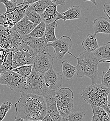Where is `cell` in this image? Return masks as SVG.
Listing matches in <instances>:
<instances>
[{
    "instance_id": "e575fe53",
    "label": "cell",
    "mask_w": 110,
    "mask_h": 121,
    "mask_svg": "<svg viewBox=\"0 0 110 121\" xmlns=\"http://www.w3.org/2000/svg\"><path fill=\"white\" fill-rule=\"evenodd\" d=\"M103 10L110 20V3H105L103 6Z\"/></svg>"
},
{
    "instance_id": "484cf974",
    "label": "cell",
    "mask_w": 110,
    "mask_h": 121,
    "mask_svg": "<svg viewBox=\"0 0 110 121\" xmlns=\"http://www.w3.org/2000/svg\"><path fill=\"white\" fill-rule=\"evenodd\" d=\"M33 68V64L24 65L13 69L12 70L24 78H28L31 74Z\"/></svg>"
},
{
    "instance_id": "1f68e13d",
    "label": "cell",
    "mask_w": 110,
    "mask_h": 121,
    "mask_svg": "<svg viewBox=\"0 0 110 121\" xmlns=\"http://www.w3.org/2000/svg\"><path fill=\"white\" fill-rule=\"evenodd\" d=\"M12 103L10 101L4 102L0 106V121L3 120L8 112L12 106Z\"/></svg>"
},
{
    "instance_id": "f1b7e54d",
    "label": "cell",
    "mask_w": 110,
    "mask_h": 121,
    "mask_svg": "<svg viewBox=\"0 0 110 121\" xmlns=\"http://www.w3.org/2000/svg\"><path fill=\"white\" fill-rule=\"evenodd\" d=\"M85 114L83 111H78L70 112L67 116L63 117V121H82L84 120Z\"/></svg>"
},
{
    "instance_id": "836d02e7",
    "label": "cell",
    "mask_w": 110,
    "mask_h": 121,
    "mask_svg": "<svg viewBox=\"0 0 110 121\" xmlns=\"http://www.w3.org/2000/svg\"><path fill=\"white\" fill-rule=\"evenodd\" d=\"M11 50V49H4L0 48V68L1 65L2 64V62L3 61L5 56Z\"/></svg>"
},
{
    "instance_id": "83f0119b",
    "label": "cell",
    "mask_w": 110,
    "mask_h": 121,
    "mask_svg": "<svg viewBox=\"0 0 110 121\" xmlns=\"http://www.w3.org/2000/svg\"><path fill=\"white\" fill-rule=\"evenodd\" d=\"M0 68L3 70V73L13 69V57L12 50L9 52L5 56Z\"/></svg>"
},
{
    "instance_id": "2e32d148",
    "label": "cell",
    "mask_w": 110,
    "mask_h": 121,
    "mask_svg": "<svg viewBox=\"0 0 110 121\" xmlns=\"http://www.w3.org/2000/svg\"><path fill=\"white\" fill-rule=\"evenodd\" d=\"M35 27L32 22L24 17L16 23L15 27L16 30L23 36L29 35Z\"/></svg>"
},
{
    "instance_id": "30bf717a",
    "label": "cell",
    "mask_w": 110,
    "mask_h": 121,
    "mask_svg": "<svg viewBox=\"0 0 110 121\" xmlns=\"http://www.w3.org/2000/svg\"><path fill=\"white\" fill-rule=\"evenodd\" d=\"M55 91L49 90L44 96L46 103L47 113L53 121H62V117L58 109L55 96Z\"/></svg>"
},
{
    "instance_id": "7bdbcfd3",
    "label": "cell",
    "mask_w": 110,
    "mask_h": 121,
    "mask_svg": "<svg viewBox=\"0 0 110 121\" xmlns=\"http://www.w3.org/2000/svg\"><path fill=\"white\" fill-rule=\"evenodd\" d=\"M52 0L53 1V2H54V1H55V0Z\"/></svg>"
},
{
    "instance_id": "e0dca14e",
    "label": "cell",
    "mask_w": 110,
    "mask_h": 121,
    "mask_svg": "<svg viewBox=\"0 0 110 121\" xmlns=\"http://www.w3.org/2000/svg\"><path fill=\"white\" fill-rule=\"evenodd\" d=\"M12 29L7 28L0 25V48L4 49H11Z\"/></svg>"
},
{
    "instance_id": "4316f807",
    "label": "cell",
    "mask_w": 110,
    "mask_h": 121,
    "mask_svg": "<svg viewBox=\"0 0 110 121\" xmlns=\"http://www.w3.org/2000/svg\"><path fill=\"white\" fill-rule=\"evenodd\" d=\"M46 24L42 21L39 24L37 25L32 32L28 35L29 36L34 37H45V30Z\"/></svg>"
},
{
    "instance_id": "d590c367",
    "label": "cell",
    "mask_w": 110,
    "mask_h": 121,
    "mask_svg": "<svg viewBox=\"0 0 110 121\" xmlns=\"http://www.w3.org/2000/svg\"><path fill=\"white\" fill-rule=\"evenodd\" d=\"M40 0H23V4L24 6H30Z\"/></svg>"
},
{
    "instance_id": "7402d4cb",
    "label": "cell",
    "mask_w": 110,
    "mask_h": 121,
    "mask_svg": "<svg viewBox=\"0 0 110 121\" xmlns=\"http://www.w3.org/2000/svg\"><path fill=\"white\" fill-rule=\"evenodd\" d=\"M58 25V21L46 25L45 30V37L49 42H53L58 39L55 35V29Z\"/></svg>"
},
{
    "instance_id": "8fae6325",
    "label": "cell",
    "mask_w": 110,
    "mask_h": 121,
    "mask_svg": "<svg viewBox=\"0 0 110 121\" xmlns=\"http://www.w3.org/2000/svg\"><path fill=\"white\" fill-rule=\"evenodd\" d=\"M44 77L46 85L50 90L57 91L62 85V76L55 71L53 67L46 72Z\"/></svg>"
},
{
    "instance_id": "5bb4252c",
    "label": "cell",
    "mask_w": 110,
    "mask_h": 121,
    "mask_svg": "<svg viewBox=\"0 0 110 121\" xmlns=\"http://www.w3.org/2000/svg\"><path fill=\"white\" fill-rule=\"evenodd\" d=\"M57 6L55 3H53L48 6L40 15L42 21L47 25L55 21H57V17L59 13L57 10Z\"/></svg>"
},
{
    "instance_id": "60d3db41",
    "label": "cell",
    "mask_w": 110,
    "mask_h": 121,
    "mask_svg": "<svg viewBox=\"0 0 110 121\" xmlns=\"http://www.w3.org/2000/svg\"><path fill=\"white\" fill-rule=\"evenodd\" d=\"M2 73H3V70L2 69L0 68V77L1 76V75L2 74Z\"/></svg>"
},
{
    "instance_id": "277c9868",
    "label": "cell",
    "mask_w": 110,
    "mask_h": 121,
    "mask_svg": "<svg viewBox=\"0 0 110 121\" xmlns=\"http://www.w3.org/2000/svg\"><path fill=\"white\" fill-rule=\"evenodd\" d=\"M49 90L45 83L44 75L33 67L31 75L27 78L23 92L44 96Z\"/></svg>"
},
{
    "instance_id": "9c48e42d",
    "label": "cell",
    "mask_w": 110,
    "mask_h": 121,
    "mask_svg": "<svg viewBox=\"0 0 110 121\" xmlns=\"http://www.w3.org/2000/svg\"><path fill=\"white\" fill-rule=\"evenodd\" d=\"M54 57L45 51L38 54L34 60L33 67L38 72L44 75L53 67Z\"/></svg>"
},
{
    "instance_id": "44dd1931",
    "label": "cell",
    "mask_w": 110,
    "mask_h": 121,
    "mask_svg": "<svg viewBox=\"0 0 110 121\" xmlns=\"http://www.w3.org/2000/svg\"><path fill=\"white\" fill-rule=\"evenodd\" d=\"M91 107L93 113L92 121H110L109 116L104 108L97 106H91Z\"/></svg>"
},
{
    "instance_id": "b9f144b4",
    "label": "cell",
    "mask_w": 110,
    "mask_h": 121,
    "mask_svg": "<svg viewBox=\"0 0 110 121\" xmlns=\"http://www.w3.org/2000/svg\"><path fill=\"white\" fill-rule=\"evenodd\" d=\"M11 0L13 1H15V2H18V0Z\"/></svg>"
},
{
    "instance_id": "5b68a950",
    "label": "cell",
    "mask_w": 110,
    "mask_h": 121,
    "mask_svg": "<svg viewBox=\"0 0 110 121\" xmlns=\"http://www.w3.org/2000/svg\"><path fill=\"white\" fill-rule=\"evenodd\" d=\"M56 105L62 117L67 116L74 108V93L68 87L55 91Z\"/></svg>"
},
{
    "instance_id": "6da1fadb",
    "label": "cell",
    "mask_w": 110,
    "mask_h": 121,
    "mask_svg": "<svg viewBox=\"0 0 110 121\" xmlns=\"http://www.w3.org/2000/svg\"><path fill=\"white\" fill-rule=\"evenodd\" d=\"M15 119L24 121H42L47 114L46 100L43 96L22 92L16 102Z\"/></svg>"
},
{
    "instance_id": "7c38bea8",
    "label": "cell",
    "mask_w": 110,
    "mask_h": 121,
    "mask_svg": "<svg viewBox=\"0 0 110 121\" xmlns=\"http://www.w3.org/2000/svg\"><path fill=\"white\" fill-rule=\"evenodd\" d=\"M24 43L29 46L38 54L45 51L48 44L45 37H34L26 35L22 36Z\"/></svg>"
},
{
    "instance_id": "cb8c5ba5",
    "label": "cell",
    "mask_w": 110,
    "mask_h": 121,
    "mask_svg": "<svg viewBox=\"0 0 110 121\" xmlns=\"http://www.w3.org/2000/svg\"><path fill=\"white\" fill-rule=\"evenodd\" d=\"M24 17L32 22L35 26L42 21L40 15L33 10L29 6L26 9Z\"/></svg>"
},
{
    "instance_id": "f35d334b",
    "label": "cell",
    "mask_w": 110,
    "mask_h": 121,
    "mask_svg": "<svg viewBox=\"0 0 110 121\" xmlns=\"http://www.w3.org/2000/svg\"><path fill=\"white\" fill-rule=\"evenodd\" d=\"M108 109H109V117L110 118V102H108Z\"/></svg>"
},
{
    "instance_id": "f546056e",
    "label": "cell",
    "mask_w": 110,
    "mask_h": 121,
    "mask_svg": "<svg viewBox=\"0 0 110 121\" xmlns=\"http://www.w3.org/2000/svg\"><path fill=\"white\" fill-rule=\"evenodd\" d=\"M29 6H24L23 3H21V5L18 8H17L15 11L11 12L13 15V20L16 23L24 17L26 9Z\"/></svg>"
},
{
    "instance_id": "3957f363",
    "label": "cell",
    "mask_w": 110,
    "mask_h": 121,
    "mask_svg": "<svg viewBox=\"0 0 110 121\" xmlns=\"http://www.w3.org/2000/svg\"><path fill=\"white\" fill-rule=\"evenodd\" d=\"M110 89L102 84L96 83L84 89L81 93L83 100L91 106H97L104 108L109 114L108 96Z\"/></svg>"
},
{
    "instance_id": "8d00e7d4",
    "label": "cell",
    "mask_w": 110,
    "mask_h": 121,
    "mask_svg": "<svg viewBox=\"0 0 110 121\" xmlns=\"http://www.w3.org/2000/svg\"><path fill=\"white\" fill-rule=\"evenodd\" d=\"M42 121H53L52 117H51V116H50V115L49 114H47L46 115V116L44 117L43 119H42Z\"/></svg>"
},
{
    "instance_id": "ffe728a7",
    "label": "cell",
    "mask_w": 110,
    "mask_h": 121,
    "mask_svg": "<svg viewBox=\"0 0 110 121\" xmlns=\"http://www.w3.org/2000/svg\"><path fill=\"white\" fill-rule=\"evenodd\" d=\"M61 70L63 76L67 80L73 79L77 72L76 66L70 64L67 60H63L61 64Z\"/></svg>"
},
{
    "instance_id": "ba28073f",
    "label": "cell",
    "mask_w": 110,
    "mask_h": 121,
    "mask_svg": "<svg viewBox=\"0 0 110 121\" xmlns=\"http://www.w3.org/2000/svg\"><path fill=\"white\" fill-rule=\"evenodd\" d=\"M73 45V41L71 38L66 35H62L60 39L47 44V47H52L54 50L56 59L62 60L65 54L69 51Z\"/></svg>"
},
{
    "instance_id": "4dcf8cb0",
    "label": "cell",
    "mask_w": 110,
    "mask_h": 121,
    "mask_svg": "<svg viewBox=\"0 0 110 121\" xmlns=\"http://www.w3.org/2000/svg\"><path fill=\"white\" fill-rule=\"evenodd\" d=\"M0 2L3 3L6 9V11L5 13L8 14L15 11L21 5V3L17 4L18 2H15L9 0H0Z\"/></svg>"
},
{
    "instance_id": "ac0fdd59",
    "label": "cell",
    "mask_w": 110,
    "mask_h": 121,
    "mask_svg": "<svg viewBox=\"0 0 110 121\" xmlns=\"http://www.w3.org/2000/svg\"><path fill=\"white\" fill-rule=\"evenodd\" d=\"M96 35L95 33L89 34L83 40L81 45L85 51L93 52L99 48Z\"/></svg>"
},
{
    "instance_id": "4fadbf2b",
    "label": "cell",
    "mask_w": 110,
    "mask_h": 121,
    "mask_svg": "<svg viewBox=\"0 0 110 121\" xmlns=\"http://www.w3.org/2000/svg\"><path fill=\"white\" fill-rule=\"evenodd\" d=\"M82 15L81 9L78 5H75L68 8L63 13H59L57 20L62 19L64 21H66L67 20L81 19Z\"/></svg>"
},
{
    "instance_id": "9a60e30c",
    "label": "cell",
    "mask_w": 110,
    "mask_h": 121,
    "mask_svg": "<svg viewBox=\"0 0 110 121\" xmlns=\"http://www.w3.org/2000/svg\"><path fill=\"white\" fill-rule=\"evenodd\" d=\"M94 33L110 34V22L106 18L101 16L95 19L93 23Z\"/></svg>"
},
{
    "instance_id": "d4e9b609",
    "label": "cell",
    "mask_w": 110,
    "mask_h": 121,
    "mask_svg": "<svg viewBox=\"0 0 110 121\" xmlns=\"http://www.w3.org/2000/svg\"><path fill=\"white\" fill-rule=\"evenodd\" d=\"M15 27L12 29L11 33V49L12 50L16 49L24 43L21 35L16 30Z\"/></svg>"
},
{
    "instance_id": "52a82bcc",
    "label": "cell",
    "mask_w": 110,
    "mask_h": 121,
    "mask_svg": "<svg viewBox=\"0 0 110 121\" xmlns=\"http://www.w3.org/2000/svg\"><path fill=\"white\" fill-rule=\"evenodd\" d=\"M27 78L19 75L12 70L3 73L0 77V85H6L15 93L24 91Z\"/></svg>"
},
{
    "instance_id": "7a4b0ae2",
    "label": "cell",
    "mask_w": 110,
    "mask_h": 121,
    "mask_svg": "<svg viewBox=\"0 0 110 121\" xmlns=\"http://www.w3.org/2000/svg\"><path fill=\"white\" fill-rule=\"evenodd\" d=\"M67 53L77 60L76 66L77 77H88L91 80L92 84L96 83L98 74V66L100 60L95 56L94 52L85 51L81 53L78 57L76 56L69 51Z\"/></svg>"
},
{
    "instance_id": "8992f818",
    "label": "cell",
    "mask_w": 110,
    "mask_h": 121,
    "mask_svg": "<svg viewBox=\"0 0 110 121\" xmlns=\"http://www.w3.org/2000/svg\"><path fill=\"white\" fill-rule=\"evenodd\" d=\"M13 57V69L17 67L33 64L38 54L24 43L17 48L12 50Z\"/></svg>"
},
{
    "instance_id": "603a6c76",
    "label": "cell",
    "mask_w": 110,
    "mask_h": 121,
    "mask_svg": "<svg viewBox=\"0 0 110 121\" xmlns=\"http://www.w3.org/2000/svg\"><path fill=\"white\" fill-rule=\"evenodd\" d=\"M54 3L52 0H40L30 5L29 7L37 13L41 15L47 7Z\"/></svg>"
},
{
    "instance_id": "ab89813d",
    "label": "cell",
    "mask_w": 110,
    "mask_h": 121,
    "mask_svg": "<svg viewBox=\"0 0 110 121\" xmlns=\"http://www.w3.org/2000/svg\"><path fill=\"white\" fill-rule=\"evenodd\" d=\"M54 3H55L56 4H57V5H60V4H59V0H55V1H54Z\"/></svg>"
},
{
    "instance_id": "d6a6232c",
    "label": "cell",
    "mask_w": 110,
    "mask_h": 121,
    "mask_svg": "<svg viewBox=\"0 0 110 121\" xmlns=\"http://www.w3.org/2000/svg\"><path fill=\"white\" fill-rule=\"evenodd\" d=\"M101 84L110 89V62L109 68L106 72L103 71L101 77Z\"/></svg>"
},
{
    "instance_id": "d6986e66",
    "label": "cell",
    "mask_w": 110,
    "mask_h": 121,
    "mask_svg": "<svg viewBox=\"0 0 110 121\" xmlns=\"http://www.w3.org/2000/svg\"><path fill=\"white\" fill-rule=\"evenodd\" d=\"M95 56L100 60V62H110V42L99 46L94 52Z\"/></svg>"
},
{
    "instance_id": "74e56055",
    "label": "cell",
    "mask_w": 110,
    "mask_h": 121,
    "mask_svg": "<svg viewBox=\"0 0 110 121\" xmlns=\"http://www.w3.org/2000/svg\"><path fill=\"white\" fill-rule=\"evenodd\" d=\"M83 1H90L93 4H94L95 5H97V4L96 2V0H82Z\"/></svg>"
},
{
    "instance_id": "ee69618b",
    "label": "cell",
    "mask_w": 110,
    "mask_h": 121,
    "mask_svg": "<svg viewBox=\"0 0 110 121\" xmlns=\"http://www.w3.org/2000/svg\"></svg>"
}]
</instances>
